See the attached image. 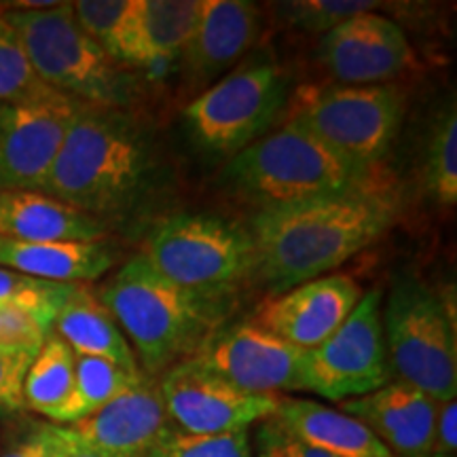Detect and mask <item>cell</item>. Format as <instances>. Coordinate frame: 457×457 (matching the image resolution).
<instances>
[{
	"label": "cell",
	"mask_w": 457,
	"mask_h": 457,
	"mask_svg": "<svg viewBox=\"0 0 457 457\" xmlns=\"http://www.w3.org/2000/svg\"><path fill=\"white\" fill-rule=\"evenodd\" d=\"M106 222L38 191L0 188V237L15 242H98Z\"/></svg>",
	"instance_id": "19"
},
{
	"label": "cell",
	"mask_w": 457,
	"mask_h": 457,
	"mask_svg": "<svg viewBox=\"0 0 457 457\" xmlns=\"http://www.w3.org/2000/svg\"><path fill=\"white\" fill-rule=\"evenodd\" d=\"M54 333L77 356L106 358L129 369H140L136 353L111 312L87 286L79 284L57 313Z\"/></svg>",
	"instance_id": "23"
},
{
	"label": "cell",
	"mask_w": 457,
	"mask_h": 457,
	"mask_svg": "<svg viewBox=\"0 0 457 457\" xmlns=\"http://www.w3.org/2000/svg\"><path fill=\"white\" fill-rule=\"evenodd\" d=\"M288 104V77L270 57H250L188 102L185 123L204 151L236 157L270 131Z\"/></svg>",
	"instance_id": "9"
},
{
	"label": "cell",
	"mask_w": 457,
	"mask_h": 457,
	"mask_svg": "<svg viewBox=\"0 0 457 457\" xmlns=\"http://www.w3.org/2000/svg\"><path fill=\"white\" fill-rule=\"evenodd\" d=\"M381 320L394 379L438 403L455 398V318L447 303L420 278H400L381 307Z\"/></svg>",
	"instance_id": "8"
},
{
	"label": "cell",
	"mask_w": 457,
	"mask_h": 457,
	"mask_svg": "<svg viewBox=\"0 0 457 457\" xmlns=\"http://www.w3.org/2000/svg\"><path fill=\"white\" fill-rule=\"evenodd\" d=\"M362 295L364 290L352 276L333 273L265 301L250 320L290 345L310 352L345 322Z\"/></svg>",
	"instance_id": "15"
},
{
	"label": "cell",
	"mask_w": 457,
	"mask_h": 457,
	"mask_svg": "<svg viewBox=\"0 0 457 457\" xmlns=\"http://www.w3.org/2000/svg\"><path fill=\"white\" fill-rule=\"evenodd\" d=\"M202 13V0H136L123 66L168 71L180 60Z\"/></svg>",
	"instance_id": "20"
},
{
	"label": "cell",
	"mask_w": 457,
	"mask_h": 457,
	"mask_svg": "<svg viewBox=\"0 0 457 457\" xmlns=\"http://www.w3.org/2000/svg\"><path fill=\"white\" fill-rule=\"evenodd\" d=\"M32 356L0 350V417L24 411V379Z\"/></svg>",
	"instance_id": "31"
},
{
	"label": "cell",
	"mask_w": 457,
	"mask_h": 457,
	"mask_svg": "<svg viewBox=\"0 0 457 457\" xmlns=\"http://www.w3.org/2000/svg\"><path fill=\"white\" fill-rule=\"evenodd\" d=\"M377 7L379 3L375 0H293L278 4L288 26L305 34H327L343 21Z\"/></svg>",
	"instance_id": "30"
},
{
	"label": "cell",
	"mask_w": 457,
	"mask_h": 457,
	"mask_svg": "<svg viewBox=\"0 0 457 457\" xmlns=\"http://www.w3.org/2000/svg\"><path fill=\"white\" fill-rule=\"evenodd\" d=\"M253 451L254 457H296L293 447H290L288 430L279 424L276 417L262 420L256 428Z\"/></svg>",
	"instance_id": "32"
},
{
	"label": "cell",
	"mask_w": 457,
	"mask_h": 457,
	"mask_svg": "<svg viewBox=\"0 0 457 457\" xmlns=\"http://www.w3.org/2000/svg\"><path fill=\"white\" fill-rule=\"evenodd\" d=\"M51 91L38 81L21 45L20 34L0 7V102L17 104Z\"/></svg>",
	"instance_id": "28"
},
{
	"label": "cell",
	"mask_w": 457,
	"mask_h": 457,
	"mask_svg": "<svg viewBox=\"0 0 457 457\" xmlns=\"http://www.w3.org/2000/svg\"><path fill=\"white\" fill-rule=\"evenodd\" d=\"M117 253L98 242H15L0 237V267L54 284H85L112 270Z\"/></svg>",
	"instance_id": "21"
},
{
	"label": "cell",
	"mask_w": 457,
	"mask_h": 457,
	"mask_svg": "<svg viewBox=\"0 0 457 457\" xmlns=\"http://www.w3.org/2000/svg\"><path fill=\"white\" fill-rule=\"evenodd\" d=\"M170 421L191 434L250 430L276 415L282 394H254L228 384L191 358L159 377Z\"/></svg>",
	"instance_id": "12"
},
{
	"label": "cell",
	"mask_w": 457,
	"mask_h": 457,
	"mask_svg": "<svg viewBox=\"0 0 457 457\" xmlns=\"http://www.w3.org/2000/svg\"><path fill=\"white\" fill-rule=\"evenodd\" d=\"M146 457H254L250 430L191 434L171 426Z\"/></svg>",
	"instance_id": "29"
},
{
	"label": "cell",
	"mask_w": 457,
	"mask_h": 457,
	"mask_svg": "<svg viewBox=\"0 0 457 457\" xmlns=\"http://www.w3.org/2000/svg\"><path fill=\"white\" fill-rule=\"evenodd\" d=\"M276 420L310 447L333 457H394L353 417L305 398H279Z\"/></svg>",
	"instance_id": "22"
},
{
	"label": "cell",
	"mask_w": 457,
	"mask_h": 457,
	"mask_svg": "<svg viewBox=\"0 0 457 457\" xmlns=\"http://www.w3.org/2000/svg\"><path fill=\"white\" fill-rule=\"evenodd\" d=\"M51 457H108L74 434L68 426L51 424Z\"/></svg>",
	"instance_id": "35"
},
{
	"label": "cell",
	"mask_w": 457,
	"mask_h": 457,
	"mask_svg": "<svg viewBox=\"0 0 457 457\" xmlns=\"http://www.w3.org/2000/svg\"><path fill=\"white\" fill-rule=\"evenodd\" d=\"M74 394V352L55 333L28 367L24 407L60 426Z\"/></svg>",
	"instance_id": "24"
},
{
	"label": "cell",
	"mask_w": 457,
	"mask_h": 457,
	"mask_svg": "<svg viewBox=\"0 0 457 457\" xmlns=\"http://www.w3.org/2000/svg\"><path fill=\"white\" fill-rule=\"evenodd\" d=\"M381 307L379 290H369L327 341L305 352L303 392L343 403L390 384L394 373Z\"/></svg>",
	"instance_id": "10"
},
{
	"label": "cell",
	"mask_w": 457,
	"mask_h": 457,
	"mask_svg": "<svg viewBox=\"0 0 457 457\" xmlns=\"http://www.w3.org/2000/svg\"><path fill=\"white\" fill-rule=\"evenodd\" d=\"M0 457H51V424H32L3 449Z\"/></svg>",
	"instance_id": "34"
},
{
	"label": "cell",
	"mask_w": 457,
	"mask_h": 457,
	"mask_svg": "<svg viewBox=\"0 0 457 457\" xmlns=\"http://www.w3.org/2000/svg\"><path fill=\"white\" fill-rule=\"evenodd\" d=\"M222 179L261 210L377 187L373 170L345 162L288 121L231 157Z\"/></svg>",
	"instance_id": "4"
},
{
	"label": "cell",
	"mask_w": 457,
	"mask_h": 457,
	"mask_svg": "<svg viewBox=\"0 0 457 457\" xmlns=\"http://www.w3.org/2000/svg\"><path fill=\"white\" fill-rule=\"evenodd\" d=\"M432 453L455 455L457 453V400H443L436 409V424H434Z\"/></svg>",
	"instance_id": "33"
},
{
	"label": "cell",
	"mask_w": 457,
	"mask_h": 457,
	"mask_svg": "<svg viewBox=\"0 0 457 457\" xmlns=\"http://www.w3.org/2000/svg\"><path fill=\"white\" fill-rule=\"evenodd\" d=\"M151 168V140L131 114L123 108L85 106L41 193L104 220L138 202Z\"/></svg>",
	"instance_id": "2"
},
{
	"label": "cell",
	"mask_w": 457,
	"mask_h": 457,
	"mask_svg": "<svg viewBox=\"0 0 457 457\" xmlns=\"http://www.w3.org/2000/svg\"><path fill=\"white\" fill-rule=\"evenodd\" d=\"M140 369H129L106 358L74 353V394L60 426H71L94 415L104 404L145 379Z\"/></svg>",
	"instance_id": "25"
},
{
	"label": "cell",
	"mask_w": 457,
	"mask_h": 457,
	"mask_svg": "<svg viewBox=\"0 0 457 457\" xmlns=\"http://www.w3.org/2000/svg\"><path fill=\"white\" fill-rule=\"evenodd\" d=\"M142 256L170 282L210 301L225 299L256 271L250 228L214 214L182 212L159 220Z\"/></svg>",
	"instance_id": "6"
},
{
	"label": "cell",
	"mask_w": 457,
	"mask_h": 457,
	"mask_svg": "<svg viewBox=\"0 0 457 457\" xmlns=\"http://www.w3.org/2000/svg\"><path fill=\"white\" fill-rule=\"evenodd\" d=\"M85 104L47 91L28 102H0V188L43 191L62 145Z\"/></svg>",
	"instance_id": "11"
},
{
	"label": "cell",
	"mask_w": 457,
	"mask_h": 457,
	"mask_svg": "<svg viewBox=\"0 0 457 457\" xmlns=\"http://www.w3.org/2000/svg\"><path fill=\"white\" fill-rule=\"evenodd\" d=\"M171 426L159 379L145 377L138 386L68 428L108 457H146Z\"/></svg>",
	"instance_id": "18"
},
{
	"label": "cell",
	"mask_w": 457,
	"mask_h": 457,
	"mask_svg": "<svg viewBox=\"0 0 457 457\" xmlns=\"http://www.w3.org/2000/svg\"><path fill=\"white\" fill-rule=\"evenodd\" d=\"M49 282H43V279H32L26 276H20V273L3 270L0 267V310L9 303L24 299V296H30L38 290L45 288Z\"/></svg>",
	"instance_id": "36"
},
{
	"label": "cell",
	"mask_w": 457,
	"mask_h": 457,
	"mask_svg": "<svg viewBox=\"0 0 457 457\" xmlns=\"http://www.w3.org/2000/svg\"><path fill=\"white\" fill-rule=\"evenodd\" d=\"M421 457H455V455H436V453H428V455H421Z\"/></svg>",
	"instance_id": "37"
},
{
	"label": "cell",
	"mask_w": 457,
	"mask_h": 457,
	"mask_svg": "<svg viewBox=\"0 0 457 457\" xmlns=\"http://www.w3.org/2000/svg\"><path fill=\"white\" fill-rule=\"evenodd\" d=\"M134 4L136 0H77L72 3L74 17L83 32L119 66H123L125 41H128Z\"/></svg>",
	"instance_id": "27"
},
{
	"label": "cell",
	"mask_w": 457,
	"mask_h": 457,
	"mask_svg": "<svg viewBox=\"0 0 457 457\" xmlns=\"http://www.w3.org/2000/svg\"><path fill=\"white\" fill-rule=\"evenodd\" d=\"M421 168L428 195L453 208L457 202V112L453 102L434 119L428 131Z\"/></svg>",
	"instance_id": "26"
},
{
	"label": "cell",
	"mask_w": 457,
	"mask_h": 457,
	"mask_svg": "<svg viewBox=\"0 0 457 457\" xmlns=\"http://www.w3.org/2000/svg\"><path fill=\"white\" fill-rule=\"evenodd\" d=\"M188 358L245 392H303L305 352L253 320L210 330Z\"/></svg>",
	"instance_id": "13"
},
{
	"label": "cell",
	"mask_w": 457,
	"mask_h": 457,
	"mask_svg": "<svg viewBox=\"0 0 457 457\" xmlns=\"http://www.w3.org/2000/svg\"><path fill=\"white\" fill-rule=\"evenodd\" d=\"M259 34V7L245 0H202V13L180 55L182 77L195 94L225 77Z\"/></svg>",
	"instance_id": "16"
},
{
	"label": "cell",
	"mask_w": 457,
	"mask_h": 457,
	"mask_svg": "<svg viewBox=\"0 0 457 457\" xmlns=\"http://www.w3.org/2000/svg\"><path fill=\"white\" fill-rule=\"evenodd\" d=\"M337 404L341 413L360 421L394 457L432 453L438 400L417 387L392 379L379 390Z\"/></svg>",
	"instance_id": "17"
},
{
	"label": "cell",
	"mask_w": 457,
	"mask_h": 457,
	"mask_svg": "<svg viewBox=\"0 0 457 457\" xmlns=\"http://www.w3.org/2000/svg\"><path fill=\"white\" fill-rule=\"evenodd\" d=\"M396 212V199L379 185L259 210L250 227L256 248L254 278L282 295L327 276L384 236Z\"/></svg>",
	"instance_id": "1"
},
{
	"label": "cell",
	"mask_w": 457,
	"mask_h": 457,
	"mask_svg": "<svg viewBox=\"0 0 457 457\" xmlns=\"http://www.w3.org/2000/svg\"><path fill=\"white\" fill-rule=\"evenodd\" d=\"M20 34L38 81L85 106L123 108L131 98L123 66L96 45L74 17L72 3L49 9H9L0 4Z\"/></svg>",
	"instance_id": "5"
},
{
	"label": "cell",
	"mask_w": 457,
	"mask_h": 457,
	"mask_svg": "<svg viewBox=\"0 0 457 457\" xmlns=\"http://www.w3.org/2000/svg\"><path fill=\"white\" fill-rule=\"evenodd\" d=\"M316 57L339 85H384L415 64V51L403 28L377 11L322 34Z\"/></svg>",
	"instance_id": "14"
},
{
	"label": "cell",
	"mask_w": 457,
	"mask_h": 457,
	"mask_svg": "<svg viewBox=\"0 0 457 457\" xmlns=\"http://www.w3.org/2000/svg\"><path fill=\"white\" fill-rule=\"evenodd\" d=\"M286 121L299 125L358 168L373 170L396 140L407 94L396 83L310 85L286 104Z\"/></svg>",
	"instance_id": "7"
},
{
	"label": "cell",
	"mask_w": 457,
	"mask_h": 457,
	"mask_svg": "<svg viewBox=\"0 0 457 457\" xmlns=\"http://www.w3.org/2000/svg\"><path fill=\"white\" fill-rule=\"evenodd\" d=\"M98 299L128 335L140 370L151 379L191 356L220 320L219 301L170 282L142 254L131 256L102 286Z\"/></svg>",
	"instance_id": "3"
}]
</instances>
